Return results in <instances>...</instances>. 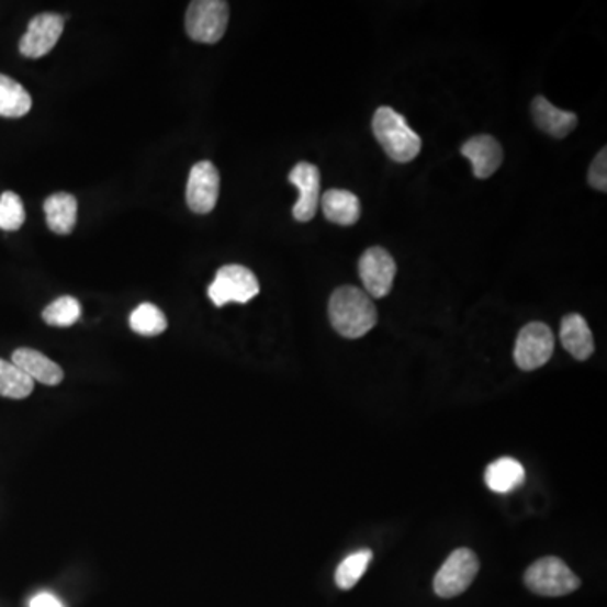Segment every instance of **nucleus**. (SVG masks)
<instances>
[{"instance_id": "1", "label": "nucleus", "mask_w": 607, "mask_h": 607, "mask_svg": "<svg viewBox=\"0 0 607 607\" xmlns=\"http://www.w3.org/2000/svg\"><path fill=\"white\" fill-rule=\"evenodd\" d=\"M329 321L342 338L358 339L375 328L379 321L370 295L353 285L336 289L329 299Z\"/></svg>"}, {"instance_id": "2", "label": "nucleus", "mask_w": 607, "mask_h": 607, "mask_svg": "<svg viewBox=\"0 0 607 607\" xmlns=\"http://www.w3.org/2000/svg\"><path fill=\"white\" fill-rule=\"evenodd\" d=\"M373 134L390 159L396 162H411L423 149V140L412 131L404 115L390 106H380L376 110L373 116Z\"/></svg>"}, {"instance_id": "3", "label": "nucleus", "mask_w": 607, "mask_h": 607, "mask_svg": "<svg viewBox=\"0 0 607 607\" xmlns=\"http://www.w3.org/2000/svg\"><path fill=\"white\" fill-rule=\"evenodd\" d=\"M525 586L533 594L546 597L567 596L581 586L577 575L569 569L564 560L543 557L525 572Z\"/></svg>"}, {"instance_id": "4", "label": "nucleus", "mask_w": 607, "mask_h": 607, "mask_svg": "<svg viewBox=\"0 0 607 607\" xmlns=\"http://www.w3.org/2000/svg\"><path fill=\"white\" fill-rule=\"evenodd\" d=\"M228 19L223 0H196L186 12V33L196 43L215 44L225 36Z\"/></svg>"}, {"instance_id": "5", "label": "nucleus", "mask_w": 607, "mask_h": 607, "mask_svg": "<svg viewBox=\"0 0 607 607\" xmlns=\"http://www.w3.org/2000/svg\"><path fill=\"white\" fill-rule=\"evenodd\" d=\"M259 292L260 284L255 273L247 267L237 266V263L222 267L216 272L212 285L207 288V295L216 307L226 306L229 302L247 304Z\"/></svg>"}, {"instance_id": "6", "label": "nucleus", "mask_w": 607, "mask_h": 607, "mask_svg": "<svg viewBox=\"0 0 607 607\" xmlns=\"http://www.w3.org/2000/svg\"><path fill=\"white\" fill-rule=\"evenodd\" d=\"M477 572L480 560L473 550H454L434 577V591L437 596L451 599L470 589Z\"/></svg>"}, {"instance_id": "7", "label": "nucleus", "mask_w": 607, "mask_h": 607, "mask_svg": "<svg viewBox=\"0 0 607 607\" xmlns=\"http://www.w3.org/2000/svg\"><path fill=\"white\" fill-rule=\"evenodd\" d=\"M555 348L552 329L543 323H530L518 333L515 363L520 370L533 371L549 363Z\"/></svg>"}, {"instance_id": "8", "label": "nucleus", "mask_w": 607, "mask_h": 607, "mask_svg": "<svg viewBox=\"0 0 607 607\" xmlns=\"http://www.w3.org/2000/svg\"><path fill=\"white\" fill-rule=\"evenodd\" d=\"M358 270L364 292L370 297L382 299L390 294L396 276V263L385 248H368L361 255Z\"/></svg>"}, {"instance_id": "9", "label": "nucleus", "mask_w": 607, "mask_h": 607, "mask_svg": "<svg viewBox=\"0 0 607 607\" xmlns=\"http://www.w3.org/2000/svg\"><path fill=\"white\" fill-rule=\"evenodd\" d=\"M65 31V18L56 12H44L31 19L26 34L19 43V52L26 58L37 59L53 52Z\"/></svg>"}, {"instance_id": "10", "label": "nucleus", "mask_w": 607, "mask_h": 607, "mask_svg": "<svg viewBox=\"0 0 607 607\" xmlns=\"http://www.w3.org/2000/svg\"><path fill=\"white\" fill-rule=\"evenodd\" d=\"M220 196V172L210 160L193 166L186 188V201L191 212L207 215L215 210Z\"/></svg>"}, {"instance_id": "11", "label": "nucleus", "mask_w": 607, "mask_h": 607, "mask_svg": "<svg viewBox=\"0 0 607 607\" xmlns=\"http://www.w3.org/2000/svg\"><path fill=\"white\" fill-rule=\"evenodd\" d=\"M289 181L299 190V200L292 210L294 218L302 223L311 222L321 201L319 169L310 162H299L289 175Z\"/></svg>"}, {"instance_id": "12", "label": "nucleus", "mask_w": 607, "mask_h": 607, "mask_svg": "<svg viewBox=\"0 0 607 607\" xmlns=\"http://www.w3.org/2000/svg\"><path fill=\"white\" fill-rule=\"evenodd\" d=\"M462 156L471 160L477 179L492 178L503 165V149L492 135H476L464 143Z\"/></svg>"}, {"instance_id": "13", "label": "nucleus", "mask_w": 607, "mask_h": 607, "mask_svg": "<svg viewBox=\"0 0 607 607\" xmlns=\"http://www.w3.org/2000/svg\"><path fill=\"white\" fill-rule=\"evenodd\" d=\"M12 363L21 368L33 382L56 386L65 379V371L46 355L33 348H19L12 353Z\"/></svg>"}, {"instance_id": "14", "label": "nucleus", "mask_w": 607, "mask_h": 607, "mask_svg": "<svg viewBox=\"0 0 607 607\" xmlns=\"http://www.w3.org/2000/svg\"><path fill=\"white\" fill-rule=\"evenodd\" d=\"M531 115L535 124L552 137L564 138L574 131L577 125V115L565 110L557 109L549 100L537 97L531 102Z\"/></svg>"}, {"instance_id": "15", "label": "nucleus", "mask_w": 607, "mask_h": 607, "mask_svg": "<svg viewBox=\"0 0 607 607\" xmlns=\"http://www.w3.org/2000/svg\"><path fill=\"white\" fill-rule=\"evenodd\" d=\"M560 339L575 360L586 361L594 353L593 333L581 314H569L562 319Z\"/></svg>"}, {"instance_id": "16", "label": "nucleus", "mask_w": 607, "mask_h": 607, "mask_svg": "<svg viewBox=\"0 0 607 607\" xmlns=\"http://www.w3.org/2000/svg\"><path fill=\"white\" fill-rule=\"evenodd\" d=\"M326 218L336 225L351 226L360 220L361 204L357 194L346 190H329L321 196Z\"/></svg>"}, {"instance_id": "17", "label": "nucleus", "mask_w": 607, "mask_h": 607, "mask_svg": "<svg viewBox=\"0 0 607 607\" xmlns=\"http://www.w3.org/2000/svg\"><path fill=\"white\" fill-rule=\"evenodd\" d=\"M44 213L49 229L58 235H69L77 226L78 201L74 194L56 193L44 201Z\"/></svg>"}, {"instance_id": "18", "label": "nucleus", "mask_w": 607, "mask_h": 607, "mask_svg": "<svg viewBox=\"0 0 607 607\" xmlns=\"http://www.w3.org/2000/svg\"><path fill=\"white\" fill-rule=\"evenodd\" d=\"M524 465L513 458H502L492 462L487 465L486 474H484L487 487L499 495L517 490L524 484Z\"/></svg>"}, {"instance_id": "19", "label": "nucleus", "mask_w": 607, "mask_h": 607, "mask_svg": "<svg viewBox=\"0 0 607 607\" xmlns=\"http://www.w3.org/2000/svg\"><path fill=\"white\" fill-rule=\"evenodd\" d=\"M31 109H33V99L26 88L0 74V116L21 119L27 115Z\"/></svg>"}, {"instance_id": "20", "label": "nucleus", "mask_w": 607, "mask_h": 607, "mask_svg": "<svg viewBox=\"0 0 607 607\" xmlns=\"http://www.w3.org/2000/svg\"><path fill=\"white\" fill-rule=\"evenodd\" d=\"M34 392V382L12 361L0 360V396L22 401Z\"/></svg>"}, {"instance_id": "21", "label": "nucleus", "mask_w": 607, "mask_h": 607, "mask_svg": "<svg viewBox=\"0 0 607 607\" xmlns=\"http://www.w3.org/2000/svg\"><path fill=\"white\" fill-rule=\"evenodd\" d=\"M128 323H131L132 331L140 336H159L168 329V319H166L165 313L150 302H144L140 306L135 307Z\"/></svg>"}, {"instance_id": "22", "label": "nucleus", "mask_w": 607, "mask_h": 607, "mask_svg": "<svg viewBox=\"0 0 607 607\" xmlns=\"http://www.w3.org/2000/svg\"><path fill=\"white\" fill-rule=\"evenodd\" d=\"M371 559H373V552L368 549L358 550V552L346 557L339 567L336 569V586L342 591L353 589L367 572Z\"/></svg>"}, {"instance_id": "23", "label": "nucleus", "mask_w": 607, "mask_h": 607, "mask_svg": "<svg viewBox=\"0 0 607 607\" xmlns=\"http://www.w3.org/2000/svg\"><path fill=\"white\" fill-rule=\"evenodd\" d=\"M80 316V302L71 295H63V297L56 299L43 311L44 323L56 326V328L74 326L75 323H78Z\"/></svg>"}, {"instance_id": "24", "label": "nucleus", "mask_w": 607, "mask_h": 607, "mask_svg": "<svg viewBox=\"0 0 607 607\" xmlns=\"http://www.w3.org/2000/svg\"><path fill=\"white\" fill-rule=\"evenodd\" d=\"M26 222V212L21 198L12 191L0 194V229L15 232Z\"/></svg>"}, {"instance_id": "25", "label": "nucleus", "mask_w": 607, "mask_h": 607, "mask_svg": "<svg viewBox=\"0 0 607 607\" xmlns=\"http://www.w3.org/2000/svg\"><path fill=\"white\" fill-rule=\"evenodd\" d=\"M589 184L596 188L597 191H607V149L604 147L596 159H594L593 166L589 171Z\"/></svg>"}, {"instance_id": "26", "label": "nucleus", "mask_w": 607, "mask_h": 607, "mask_svg": "<svg viewBox=\"0 0 607 607\" xmlns=\"http://www.w3.org/2000/svg\"><path fill=\"white\" fill-rule=\"evenodd\" d=\"M30 607H65L58 597L49 593H40L31 599Z\"/></svg>"}]
</instances>
